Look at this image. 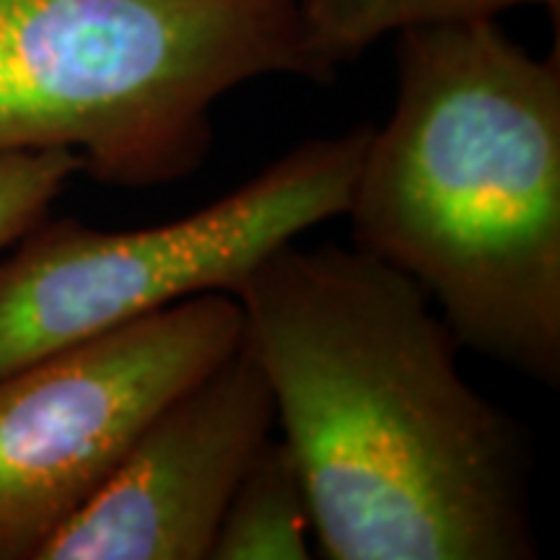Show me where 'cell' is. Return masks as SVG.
I'll return each mask as SVG.
<instances>
[{"label":"cell","mask_w":560,"mask_h":560,"mask_svg":"<svg viewBox=\"0 0 560 560\" xmlns=\"http://www.w3.org/2000/svg\"><path fill=\"white\" fill-rule=\"evenodd\" d=\"M242 335L240 301L200 293L0 376V560H37Z\"/></svg>","instance_id":"5"},{"label":"cell","mask_w":560,"mask_h":560,"mask_svg":"<svg viewBox=\"0 0 560 560\" xmlns=\"http://www.w3.org/2000/svg\"><path fill=\"white\" fill-rule=\"evenodd\" d=\"M346 215L429 293L459 346L560 382V58L495 19L397 34V102Z\"/></svg>","instance_id":"2"},{"label":"cell","mask_w":560,"mask_h":560,"mask_svg":"<svg viewBox=\"0 0 560 560\" xmlns=\"http://www.w3.org/2000/svg\"><path fill=\"white\" fill-rule=\"evenodd\" d=\"M312 52L330 73L387 34L459 19H499L514 9H548L560 0H291Z\"/></svg>","instance_id":"8"},{"label":"cell","mask_w":560,"mask_h":560,"mask_svg":"<svg viewBox=\"0 0 560 560\" xmlns=\"http://www.w3.org/2000/svg\"><path fill=\"white\" fill-rule=\"evenodd\" d=\"M312 511L283 439H268L231 495L208 560L312 558Z\"/></svg>","instance_id":"7"},{"label":"cell","mask_w":560,"mask_h":560,"mask_svg":"<svg viewBox=\"0 0 560 560\" xmlns=\"http://www.w3.org/2000/svg\"><path fill=\"white\" fill-rule=\"evenodd\" d=\"M262 75L332 79L291 0H0V153L62 149L122 187L185 179L215 102Z\"/></svg>","instance_id":"3"},{"label":"cell","mask_w":560,"mask_h":560,"mask_svg":"<svg viewBox=\"0 0 560 560\" xmlns=\"http://www.w3.org/2000/svg\"><path fill=\"white\" fill-rule=\"evenodd\" d=\"M371 128L312 138L185 219L102 231L45 215L0 260V376L200 296L346 215Z\"/></svg>","instance_id":"4"},{"label":"cell","mask_w":560,"mask_h":560,"mask_svg":"<svg viewBox=\"0 0 560 560\" xmlns=\"http://www.w3.org/2000/svg\"><path fill=\"white\" fill-rule=\"evenodd\" d=\"M234 299L322 556H537L524 441L459 374V342L416 280L359 247L289 242Z\"/></svg>","instance_id":"1"},{"label":"cell","mask_w":560,"mask_h":560,"mask_svg":"<svg viewBox=\"0 0 560 560\" xmlns=\"http://www.w3.org/2000/svg\"><path fill=\"white\" fill-rule=\"evenodd\" d=\"M75 174L81 159L62 149L0 153V255L45 219Z\"/></svg>","instance_id":"9"},{"label":"cell","mask_w":560,"mask_h":560,"mask_svg":"<svg viewBox=\"0 0 560 560\" xmlns=\"http://www.w3.org/2000/svg\"><path fill=\"white\" fill-rule=\"evenodd\" d=\"M272 425L270 387L242 346L145 425L37 560H208Z\"/></svg>","instance_id":"6"}]
</instances>
